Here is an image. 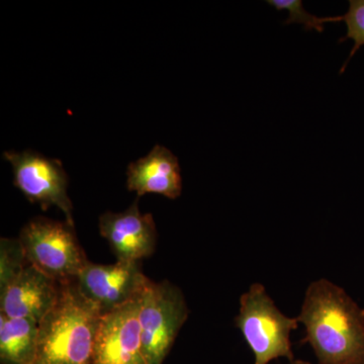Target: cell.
I'll return each instance as SVG.
<instances>
[{
	"instance_id": "obj_7",
	"label": "cell",
	"mask_w": 364,
	"mask_h": 364,
	"mask_svg": "<svg viewBox=\"0 0 364 364\" xmlns=\"http://www.w3.org/2000/svg\"><path fill=\"white\" fill-rule=\"evenodd\" d=\"M149 280L140 262L117 261L114 264L88 262L75 282L83 296L105 315L140 298Z\"/></svg>"
},
{
	"instance_id": "obj_1",
	"label": "cell",
	"mask_w": 364,
	"mask_h": 364,
	"mask_svg": "<svg viewBox=\"0 0 364 364\" xmlns=\"http://www.w3.org/2000/svg\"><path fill=\"white\" fill-rule=\"evenodd\" d=\"M299 322L318 364H364V310L330 280L306 289Z\"/></svg>"
},
{
	"instance_id": "obj_8",
	"label": "cell",
	"mask_w": 364,
	"mask_h": 364,
	"mask_svg": "<svg viewBox=\"0 0 364 364\" xmlns=\"http://www.w3.org/2000/svg\"><path fill=\"white\" fill-rule=\"evenodd\" d=\"M140 298L102 315L90 364H146L139 322Z\"/></svg>"
},
{
	"instance_id": "obj_3",
	"label": "cell",
	"mask_w": 364,
	"mask_h": 364,
	"mask_svg": "<svg viewBox=\"0 0 364 364\" xmlns=\"http://www.w3.org/2000/svg\"><path fill=\"white\" fill-rule=\"evenodd\" d=\"M299 318L279 310L261 284H251L240 298L235 324L254 354V364H268L277 358L294 360L291 333L298 329Z\"/></svg>"
},
{
	"instance_id": "obj_11",
	"label": "cell",
	"mask_w": 364,
	"mask_h": 364,
	"mask_svg": "<svg viewBox=\"0 0 364 364\" xmlns=\"http://www.w3.org/2000/svg\"><path fill=\"white\" fill-rule=\"evenodd\" d=\"M127 186L139 196L157 193L176 200L181 195L178 159L171 151L156 145L147 156L132 162L127 171Z\"/></svg>"
},
{
	"instance_id": "obj_14",
	"label": "cell",
	"mask_w": 364,
	"mask_h": 364,
	"mask_svg": "<svg viewBox=\"0 0 364 364\" xmlns=\"http://www.w3.org/2000/svg\"><path fill=\"white\" fill-rule=\"evenodd\" d=\"M28 263L18 239L2 238L0 241V289L6 287Z\"/></svg>"
},
{
	"instance_id": "obj_15",
	"label": "cell",
	"mask_w": 364,
	"mask_h": 364,
	"mask_svg": "<svg viewBox=\"0 0 364 364\" xmlns=\"http://www.w3.org/2000/svg\"><path fill=\"white\" fill-rule=\"evenodd\" d=\"M342 18L347 26L346 36L340 41L350 39L353 41V49L351 50L350 56L346 60L341 72L344 71L345 67L349 60L355 55V53L364 45V0H350L349 1V9Z\"/></svg>"
},
{
	"instance_id": "obj_12",
	"label": "cell",
	"mask_w": 364,
	"mask_h": 364,
	"mask_svg": "<svg viewBox=\"0 0 364 364\" xmlns=\"http://www.w3.org/2000/svg\"><path fill=\"white\" fill-rule=\"evenodd\" d=\"M31 318H9L0 314L1 364H33L39 326Z\"/></svg>"
},
{
	"instance_id": "obj_4",
	"label": "cell",
	"mask_w": 364,
	"mask_h": 364,
	"mask_svg": "<svg viewBox=\"0 0 364 364\" xmlns=\"http://www.w3.org/2000/svg\"><path fill=\"white\" fill-rule=\"evenodd\" d=\"M26 260L59 284L75 280L90 261L68 222L33 218L21 229Z\"/></svg>"
},
{
	"instance_id": "obj_2",
	"label": "cell",
	"mask_w": 364,
	"mask_h": 364,
	"mask_svg": "<svg viewBox=\"0 0 364 364\" xmlns=\"http://www.w3.org/2000/svg\"><path fill=\"white\" fill-rule=\"evenodd\" d=\"M102 314L75 280L60 284L56 304L39 323L33 364H90Z\"/></svg>"
},
{
	"instance_id": "obj_10",
	"label": "cell",
	"mask_w": 364,
	"mask_h": 364,
	"mask_svg": "<svg viewBox=\"0 0 364 364\" xmlns=\"http://www.w3.org/2000/svg\"><path fill=\"white\" fill-rule=\"evenodd\" d=\"M60 284L28 263L0 289V314L39 323L56 304Z\"/></svg>"
},
{
	"instance_id": "obj_13",
	"label": "cell",
	"mask_w": 364,
	"mask_h": 364,
	"mask_svg": "<svg viewBox=\"0 0 364 364\" xmlns=\"http://www.w3.org/2000/svg\"><path fill=\"white\" fill-rule=\"evenodd\" d=\"M267 4L274 7L277 11H287L289 18L284 21L286 25L291 23H301L306 31H317L318 33L324 32L325 23H336L343 20L341 16H330V18H320L308 13L301 0H267Z\"/></svg>"
},
{
	"instance_id": "obj_16",
	"label": "cell",
	"mask_w": 364,
	"mask_h": 364,
	"mask_svg": "<svg viewBox=\"0 0 364 364\" xmlns=\"http://www.w3.org/2000/svg\"><path fill=\"white\" fill-rule=\"evenodd\" d=\"M289 364H311V363H308V361H304V360H293V361H289Z\"/></svg>"
},
{
	"instance_id": "obj_9",
	"label": "cell",
	"mask_w": 364,
	"mask_h": 364,
	"mask_svg": "<svg viewBox=\"0 0 364 364\" xmlns=\"http://www.w3.org/2000/svg\"><path fill=\"white\" fill-rule=\"evenodd\" d=\"M100 235L109 242L117 261L140 262L156 248L157 231L151 214H141L136 200L122 213H105L100 218Z\"/></svg>"
},
{
	"instance_id": "obj_5",
	"label": "cell",
	"mask_w": 364,
	"mask_h": 364,
	"mask_svg": "<svg viewBox=\"0 0 364 364\" xmlns=\"http://www.w3.org/2000/svg\"><path fill=\"white\" fill-rule=\"evenodd\" d=\"M181 289L168 280H149L140 298L139 322L146 364H163L188 317Z\"/></svg>"
},
{
	"instance_id": "obj_6",
	"label": "cell",
	"mask_w": 364,
	"mask_h": 364,
	"mask_svg": "<svg viewBox=\"0 0 364 364\" xmlns=\"http://www.w3.org/2000/svg\"><path fill=\"white\" fill-rule=\"evenodd\" d=\"M4 156L13 166L14 186L30 202L39 203L44 210L58 208L66 221L73 225V207L67 195L68 176L60 160L50 159L32 150L6 152Z\"/></svg>"
}]
</instances>
